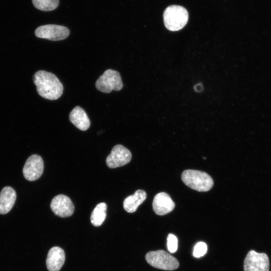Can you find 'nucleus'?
Segmentation results:
<instances>
[{
	"instance_id": "obj_16",
	"label": "nucleus",
	"mask_w": 271,
	"mask_h": 271,
	"mask_svg": "<svg viewBox=\"0 0 271 271\" xmlns=\"http://www.w3.org/2000/svg\"><path fill=\"white\" fill-rule=\"evenodd\" d=\"M107 205L104 203L98 204L94 208L90 216V221L94 226H99L105 220Z\"/></svg>"
},
{
	"instance_id": "obj_11",
	"label": "nucleus",
	"mask_w": 271,
	"mask_h": 271,
	"mask_svg": "<svg viewBox=\"0 0 271 271\" xmlns=\"http://www.w3.org/2000/svg\"><path fill=\"white\" fill-rule=\"evenodd\" d=\"M175 206V203L165 192H160L156 195L153 201V210L158 215H164L171 212Z\"/></svg>"
},
{
	"instance_id": "obj_12",
	"label": "nucleus",
	"mask_w": 271,
	"mask_h": 271,
	"mask_svg": "<svg viewBox=\"0 0 271 271\" xmlns=\"http://www.w3.org/2000/svg\"><path fill=\"white\" fill-rule=\"evenodd\" d=\"M65 258V252L62 248L58 246L51 248L46 259V265L49 271H59L64 263Z\"/></svg>"
},
{
	"instance_id": "obj_8",
	"label": "nucleus",
	"mask_w": 271,
	"mask_h": 271,
	"mask_svg": "<svg viewBox=\"0 0 271 271\" xmlns=\"http://www.w3.org/2000/svg\"><path fill=\"white\" fill-rule=\"evenodd\" d=\"M44 170V162L38 155L31 156L27 160L23 169L24 177L27 180L33 181L38 179Z\"/></svg>"
},
{
	"instance_id": "obj_7",
	"label": "nucleus",
	"mask_w": 271,
	"mask_h": 271,
	"mask_svg": "<svg viewBox=\"0 0 271 271\" xmlns=\"http://www.w3.org/2000/svg\"><path fill=\"white\" fill-rule=\"evenodd\" d=\"M70 34L66 27L57 25H46L37 28L35 32L36 37L51 41H59L66 39Z\"/></svg>"
},
{
	"instance_id": "obj_18",
	"label": "nucleus",
	"mask_w": 271,
	"mask_h": 271,
	"mask_svg": "<svg viewBox=\"0 0 271 271\" xmlns=\"http://www.w3.org/2000/svg\"><path fill=\"white\" fill-rule=\"evenodd\" d=\"M207 250L206 244L203 242H199L196 244L194 247L193 255L194 257L199 258L205 255Z\"/></svg>"
},
{
	"instance_id": "obj_1",
	"label": "nucleus",
	"mask_w": 271,
	"mask_h": 271,
	"mask_svg": "<svg viewBox=\"0 0 271 271\" xmlns=\"http://www.w3.org/2000/svg\"><path fill=\"white\" fill-rule=\"evenodd\" d=\"M33 80L37 92L45 99L56 100L63 93L62 84L56 76L51 72L39 70L33 75Z\"/></svg>"
},
{
	"instance_id": "obj_6",
	"label": "nucleus",
	"mask_w": 271,
	"mask_h": 271,
	"mask_svg": "<svg viewBox=\"0 0 271 271\" xmlns=\"http://www.w3.org/2000/svg\"><path fill=\"white\" fill-rule=\"evenodd\" d=\"M269 261L265 253H258L251 250L247 253L244 260V271H269Z\"/></svg>"
},
{
	"instance_id": "obj_3",
	"label": "nucleus",
	"mask_w": 271,
	"mask_h": 271,
	"mask_svg": "<svg viewBox=\"0 0 271 271\" xmlns=\"http://www.w3.org/2000/svg\"><path fill=\"white\" fill-rule=\"evenodd\" d=\"M181 178L186 185L199 192L208 191L213 186V181L211 176L198 170H185L182 174Z\"/></svg>"
},
{
	"instance_id": "obj_10",
	"label": "nucleus",
	"mask_w": 271,
	"mask_h": 271,
	"mask_svg": "<svg viewBox=\"0 0 271 271\" xmlns=\"http://www.w3.org/2000/svg\"><path fill=\"white\" fill-rule=\"evenodd\" d=\"M50 207L55 214L60 217H69L74 211V206L70 199L63 194L58 195L52 199Z\"/></svg>"
},
{
	"instance_id": "obj_15",
	"label": "nucleus",
	"mask_w": 271,
	"mask_h": 271,
	"mask_svg": "<svg viewBox=\"0 0 271 271\" xmlns=\"http://www.w3.org/2000/svg\"><path fill=\"white\" fill-rule=\"evenodd\" d=\"M147 194L143 190H138L126 197L123 201V208L128 213L134 212L138 207L146 200Z\"/></svg>"
},
{
	"instance_id": "obj_20",
	"label": "nucleus",
	"mask_w": 271,
	"mask_h": 271,
	"mask_svg": "<svg viewBox=\"0 0 271 271\" xmlns=\"http://www.w3.org/2000/svg\"><path fill=\"white\" fill-rule=\"evenodd\" d=\"M203 89V87L201 83H198L194 86V90L196 92H201Z\"/></svg>"
},
{
	"instance_id": "obj_4",
	"label": "nucleus",
	"mask_w": 271,
	"mask_h": 271,
	"mask_svg": "<svg viewBox=\"0 0 271 271\" xmlns=\"http://www.w3.org/2000/svg\"><path fill=\"white\" fill-rule=\"evenodd\" d=\"M145 258L149 264L161 269L174 270L179 265L175 257L163 250L150 251L146 254Z\"/></svg>"
},
{
	"instance_id": "obj_2",
	"label": "nucleus",
	"mask_w": 271,
	"mask_h": 271,
	"mask_svg": "<svg viewBox=\"0 0 271 271\" xmlns=\"http://www.w3.org/2000/svg\"><path fill=\"white\" fill-rule=\"evenodd\" d=\"M188 19L187 10L181 6H170L165 10L163 14L165 26L171 31L182 29L187 23Z\"/></svg>"
},
{
	"instance_id": "obj_13",
	"label": "nucleus",
	"mask_w": 271,
	"mask_h": 271,
	"mask_svg": "<svg viewBox=\"0 0 271 271\" xmlns=\"http://www.w3.org/2000/svg\"><path fill=\"white\" fill-rule=\"evenodd\" d=\"M16 197V192L11 187L6 186L2 189L0 193V214H7L12 209Z\"/></svg>"
},
{
	"instance_id": "obj_9",
	"label": "nucleus",
	"mask_w": 271,
	"mask_h": 271,
	"mask_svg": "<svg viewBox=\"0 0 271 271\" xmlns=\"http://www.w3.org/2000/svg\"><path fill=\"white\" fill-rule=\"evenodd\" d=\"M131 159L130 152L121 145L115 146L107 156L106 163L110 168H115L125 165Z\"/></svg>"
},
{
	"instance_id": "obj_14",
	"label": "nucleus",
	"mask_w": 271,
	"mask_h": 271,
	"mask_svg": "<svg viewBox=\"0 0 271 271\" xmlns=\"http://www.w3.org/2000/svg\"><path fill=\"white\" fill-rule=\"evenodd\" d=\"M69 118L71 122L81 130H86L90 126V122L87 114L79 106H76L72 110Z\"/></svg>"
},
{
	"instance_id": "obj_5",
	"label": "nucleus",
	"mask_w": 271,
	"mask_h": 271,
	"mask_svg": "<svg viewBox=\"0 0 271 271\" xmlns=\"http://www.w3.org/2000/svg\"><path fill=\"white\" fill-rule=\"evenodd\" d=\"M96 88L104 93H110L112 90H120L123 87L120 73L115 70L109 69L104 71L95 83Z\"/></svg>"
},
{
	"instance_id": "obj_19",
	"label": "nucleus",
	"mask_w": 271,
	"mask_h": 271,
	"mask_svg": "<svg viewBox=\"0 0 271 271\" xmlns=\"http://www.w3.org/2000/svg\"><path fill=\"white\" fill-rule=\"evenodd\" d=\"M167 247L168 250L174 253L176 252L178 248V239L173 234L170 233L167 237Z\"/></svg>"
},
{
	"instance_id": "obj_17",
	"label": "nucleus",
	"mask_w": 271,
	"mask_h": 271,
	"mask_svg": "<svg viewBox=\"0 0 271 271\" xmlns=\"http://www.w3.org/2000/svg\"><path fill=\"white\" fill-rule=\"evenodd\" d=\"M34 6L38 9L43 11H50L56 9L59 5V0H32Z\"/></svg>"
}]
</instances>
